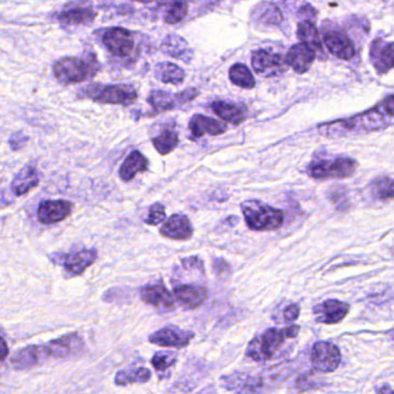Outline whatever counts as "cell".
Wrapping results in <instances>:
<instances>
[{
	"instance_id": "6da1fadb",
	"label": "cell",
	"mask_w": 394,
	"mask_h": 394,
	"mask_svg": "<svg viewBox=\"0 0 394 394\" xmlns=\"http://www.w3.org/2000/svg\"><path fill=\"white\" fill-rule=\"evenodd\" d=\"M393 95L390 94L377 107L351 118L324 124L320 131L329 137H347L383 130L393 123Z\"/></svg>"
},
{
	"instance_id": "7a4b0ae2",
	"label": "cell",
	"mask_w": 394,
	"mask_h": 394,
	"mask_svg": "<svg viewBox=\"0 0 394 394\" xmlns=\"http://www.w3.org/2000/svg\"><path fill=\"white\" fill-rule=\"evenodd\" d=\"M100 71V64L94 57L79 58V57H64L57 60L54 65L55 78L63 85H72L85 82L94 78Z\"/></svg>"
},
{
	"instance_id": "3957f363",
	"label": "cell",
	"mask_w": 394,
	"mask_h": 394,
	"mask_svg": "<svg viewBox=\"0 0 394 394\" xmlns=\"http://www.w3.org/2000/svg\"><path fill=\"white\" fill-rule=\"evenodd\" d=\"M247 227L256 232H272L283 225V212L258 201H247L241 205Z\"/></svg>"
},
{
	"instance_id": "277c9868",
	"label": "cell",
	"mask_w": 394,
	"mask_h": 394,
	"mask_svg": "<svg viewBox=\"0 0 394 394\" xmlns=\"http://www.w3.org/2000/svg\"><path fill=\"white\" fill-rule=\"evenodd\" d=\"M80 94L97 103L130 106L138 98L135 87L130 85H100L94 84L82 88Z\"/></svg>"
},
{
	"instance_id": "5b68a950",
	"label": "cell",
	"mask_w": 394,
	"mask_h": 394,
	"mask_svg": "<svg viewBox=\"0 0 394 394\" xmlns=\"http://www.w3.org/2000/svg\"><path fill=\"white\" fill-rule=\"evenodd\" d=\"M356 161L351 157H335L333 160L313 161L307 168L310 177L315 179H347L356 170Z\"/></svg>"
},
{
	"instance_id": "8992f818",
	"label": "cell",
	"mask_w": 394,
	"mask_h": 394,
	"mask_svg": "<svg viewBox=\"0 0 394 394\" xmlns=\"http://www.w3.org/2000/svg\"><path fill=\"white\" fill-rule=\"evenodd\" d=\"M285 340L282 330L269 329L251 341L245 354L257 362H265L274 357L285 344Z\"/></svg>"
},
{
	"instance_id": "52a82bcc",
	"label": "cell",
	"mask_w": 394,
	"mask_h": 394,
	"mask_svg": "<svg viewBox=\"0 0 394 394\" xmlns=\"http://www.w3.org/2000/svg\"><path fill=\"white\" fill-rule=\"evenodd\" d=\"M101 42L111 56L119 60H128L135 55V38L128 29L122 27L104 29Z\"/></svg>"
},
{
	"instance_id": "ba28073f",
	"label": "cell",
	"mask_w": 394,
	"mask_h": 394,
	"mask_svg": "<svg viewBox=\"0 0 394 394\" xmlns=\"http://www.w3.org/2000/svg\"><path fill=\"white\" fill-rule=\"evenodd\" d=\"M322 40L330 54L337 58L351 60L356 55V49L349 36L342 29L332 27L331 23L330 27L322 28Z\"/></svg>"
},
{
	"instance_id": "9c48e42d",
	"label": "cell",
	"mask_w": 394,
	"mask_h": 394,
	"mask_svg": "<svg viewBox=\"0 0 394 394\" xmlns=\"http://www.w3.org/2000/svg\"><path fill=\"white\" fill-rule=\"evenodd\" d=\"M311 363L318 373H333L340 366V349L329 341H318L311 351Z\"/></svg>"
},
{
	"instance_id": "30bf717a",
	"label": "cell",
	"mask_w": 394,
	"mask_h": 394,
	"mask_svg": "<svg viewBox=\"0 0 394 394\" xmlns=\"http://www.w3.org/2000/svg\"><path fill=\"white\" fill-rule=\"evenodd\" d=\"M51 359L71 360L81 356L85 351V341L78 333H69L62 338L55 339L47 344Z\"/></svg>"
},
{
	"instance_id": "8fae6325",
	"label": "cell",
	"mask_w": 394,
	"mask_h": 394,
	"mask_svg": "<svg viewBox=\"0 0 394 394\" xmlns=\"http://www.w3.org/2000/svg\"><path fill=\"white\" fill-rule=\"evenodd\" d=\"M49 360H51V357L47 344H33L16 351L11 363L16 370H29L42 366Z\"/></svg>"
},
{
	"instance_id": "7c38bea8",
	"label": "cell",
	"mask_w": 394,
	"mask_h": 394,
	"mask_svg": "<svg viewBox=\"0 0 394 394\" xmlns=\"http://www.w3.org/2000/svg\"><path fill=\"white\" fill-rule=\"evenodd\" d=\"M194 333L190 331L179 329L176 326H167L159 331L154 332L150 335V344L161 346V347L184 348L188 347Z\"/></svg>"
},
{
	"instance_id": "4fadbf2b",
	"label": "cell",
	"mask_w": 394,
	"mask_h": 394,
	"mask_svg": "<svg viewBox=\"0 0 394 394\" xmlns=\"http://www.w3.org/2000/svg\"><path fill=\"white\" fill-rule=\"evenodd\" d=\"M252 66L254 71L261 77H274L285 72L286 63L285 58L281 55L274 54L269 50H257L252 54Z\"/></svg>"
},
{
	"instance_id": "5bb4252c",
	"label": "cell",
	"mask_w": 394,
	"mask_h": 394,
	"mask_svg": "<svg viewBox=\"0 0 394 394\" xmlns=\"http://www.w3.org/2000/svg\"><path fill=\"white\" fill-rule=\"evenodd\" d=\"M349 313V304L338 300H327L313 308L317 322L333 325L342 322Z\"/></svg>"
},
{
	"instance_id": "9a60e30c",
	"label": "cell",
	"mask_w": 394,
	"mask_h": 394,
	"mask_svg": "<svg viewBox=\"0 0 394 394\" xmlns=\"http://www.w3.org/2000/svg\"><path fill=\"white\" fill-rule=\"evenodd\" d=\"M73 203L67 201H42L38 218L43 225H55L67 219L72 214Z\"/></svg>"
},
{
	"instance_id": "2e32d148",
	"label": "cell",
	"mask_w": 394,
	"mask_h": 394,
	"mask_svg": "<svg viewBox=\"0 0 394 394\" xmlns=\"http://www.w3.org/2000/svg\"><path fill=\"white\" fill-rule=\"evenodd\" d=\"M140 298L145 303L161 311L167 313L175 309V300L163 283H155L141 288Z\"/></svg>"
},
{
	"instance_id": "e0dca14e",
	"label": "cell",
	"mask_w": 394,
	"mask_h": 394,
	"mask_svg": "<svg viewBox=\"0 0 394 394\" xmlns=\"http://www.w3.org/2000/svg\"><path fill=\"white\" fill-rule=\"evenodd\" d=\"M393 43L383 38H376L370 47V60L378 74H385L393 69Z\"/></svg>"
},
{
	"instance_id": "ac0fdd59",
	"label": "cell",
	"mask_w": 394,
	"mask_h": 394,
	"mask_svg": "<svg viewBox=\"0 0 394 394\" xmlns=\"http://www.w3.org/2000/svg\"><path fill=\"white\" fill-rule=\"evenodd\" d=\"M96 259L97 251L95 249H88L64 254L60 258V264L63 265L66 272L72 276H80L88 267L91 266Z\"/></svg>"
},
{
	"instance_id": "d6986e66",
	"label": "cell",
	"mask_w": 394,
	"mask_h": 394,
	"mask_svg": "<svg viewBox=\"0 0 394 394\" xmlns=\"http://www.w3.org/2000/svg\"><path fill=\"white\" fill-rule=\"evenodd\" d=\"M160 232L162 236L170 238V240L186 241L188 238L192 237L193 227H192L188 216L174 214L167 220Z\"/></svg>"
},
{
	"instance_id": "ffe728a7",
	"label": "cell",
	"mask_w": 394,
	"mask_h": 394,
	"mask_svg": "<svg viewBox=\"0 0 394 394\" xmlns=\"http://www.w3.org/2000/svg\"><path fill=\"white\" fill-rule=\"evenodd\" d=\"M315 60H316V51L302 43L293 45L285 58L286 63L293 67L295 72L300 74L309 71Z\"/></svg>"
},
{
	"instance_id": "44dd1931",
	"label": "cell",
	"mask_w": 394,
	"mask_h": 394,
	"mask_svg": "<svg viewBox=\"0 0 394 394\" xmlns=\"http://www.w3.org/2000/svg\"><path fill=\"white\" fill-rule=\"evenodd\" d=\"M188 130L191 132L192 139L203 138V135H210L216 137L221 135L227 131L225 123L203 116V115H194L188 123Z\"/></svg>"
},
{
	"instance_id": "7402d4cb",
	"label": "cell",
	"mask_w": 394,
	"mask_h": 394,
	"mask_svg": "<svg viewBox=\"0 0 394 394\" xmlns=\"http://www.w3.org/2000/svg\"><path fill=\"white\" fill-rule=\"evenodd\" d=\"M174 296L184 309L194 310L206 300V288L194 285H179L174 288Z\"/></svg>"
},
{
	"instance_id": "603a6c76",
	"label": "cell",
	"mask_w": 394,
	"mask_h": 394,
	"mask_svg": "<svg viewBox=\"0 0 394 394\" xmlns=\"http://www.w3.org/2000/svg\"><path fill=\"white\" fill-rule=\"evenodd\" d=\"M40 184L38 169L33 166L22 168L12 181V191L16 196H25Z\"/></svg>"
},
{
	"instance_id": "cb8c5ba5",
	"label": "cell",
	"mask_w": 394,
	"mask_h": 394,
	"mask_svg": "<svg viewBox=\"0 0 394 394\" xmlns=\"http://www.w3.org/2000/svg\"><path fill=\"white\" fill-rule=\"evenodd\" d=\"M148 170V160L139 150H133L128 154L124 162L119 169V176L124 181H130L135 179L139 172H145Z\"/></svg>"
},
{
	"instance_id": "d4e9b609",
	"label": "cell",
	"mask_w": 394,
	"mask_h": 394,
	"mask_svg": "<svg viewBox=\"0 0 394 394\" xmlns=\"http://www.w3.org/2000/svg\"><path fill=\"white\" fill-rule=\"evenodd\" d=\"M96 12L91 7L75 6L58 14V20L66 26L91 25L95 21Z\"/></svg>"
},
{
	"instance_id": "484cf974",
	"label": "cell",
	"mask_w": 394,
	"mask_h": 394,
	"mask_svg": "<svg viewBox=\"0 0 394 394\" xmlns=\"http://www.w3.org/2000/svg\"><path fill=\"white\" fill-rule=\"evenodd\" d=\"M210 108L216 116H219L220 119H223L225 123L232 124V125H240L245 120L244 110L237 107L236 104L228 103L223 101H215L212 103Z\"/></svg>"
},
{
	"instance_id": "4316f807",
	"label": "cell",
	"mask_w": 394,
	"mask_h": 394,
	"mask_svg": "<svg viewBox=\"0 0 394 394\" xmlns=\"http://www.w3.org/2000/svg\"><path fill=\"white\" fill-rule=\"evenodd\" d=\"M298 38L300 43L305 44L313 50L320 51L322 54V42L320 33L316 25L310 20H304L298 25Z\"/></svg>"
},
{
	"instance_id": "83f0119b",
	"label": "cell",
	"mask_w": 394,
	"mask_h": 394,
	"mask_svg": "<svg viewBox=\"0 0 394 394\" xmlns=\"http://www.w3.org/2000/svg\"><path fill=\"white\" fill-rule=\"evenodd\" d=\"M162 50L164 54L169 55L174 58L185 60V62H188L186 57H188V60L191 58L192 51L188 47V42L179 35H169L166 38V41L163 42Z\"/></svg>"
},
{
	"instance_id": "f1b7e54d",
	"label": "cell",
	"mask_w": 394,
	"mask_h": 394,
	"mask_svg": "<svg viewBox=\"0 0 394 394\" xmlns=\"http://www.w3.org/2000/svg\"><path fill=\"white\" fill-rule=\"evenodd\" d=\"M155 77L159 79L163 84H172V85H179L184 81L185 72L184 69L169 62H163L159 63L155 67Z\"/></svg>"
},
{
	"instance_id": "f546056e",
	"label": "cell",
	"mask_w": 394,
	"mask_h": 394,
	"mask_svg": "<svg viewBox=\"0 0 394 394\" xmlns=\"http://www.w3.org/2000/svg\"><path fill=\"white\" fill-rule=\"evenodd\" d=\"M152 373L147 368H135V369L120 370L115 376V384L117 386H126V385L144 384V383L150 382Z\"/></svg>"
},
{
	"instance_id": "4dcf8cb0",
	"label": "cell",
	"mask_w": 394,
	"mask_h": 394,
	"mask_svg": "<svg viewBox=\"0 0 394 394\" xmlns=\"http://www.w3.org/2000/svg\"><path fill=\"white\" fill-rule=\"evenodd\" d=\"M179 133L172 128L163 130L160 135L153 139L154 147L161 155H168L174 152L175 148L179 146Z\"/></svg>"
},
{
	"instance_id": "1f68e13d",
	"label": "cell",
	"mask_w": 394,
	"mask_h": 394,
	"mask_svg": "<svg viewBox=\"0 0 394 394\" xmlns=\"http://www.w3.org/2000/svg\"><path fill=\"white\" fill-rule=\"evenodd\" d=\"M148 102L155 111H167L177 107V104H181L179 94L171 95L162 91H152Z\"/></svg>"
},
{
	"instance_id": "d6a6232c",
	"label": "cell",
	"mask_w": 394,
	"mask_h": 394,
	"mask_svg": "<svg viewBox=\"0 0 394 394\" xmlns=\"http://www.w3.org/2000/svg\"><path fill=\"white\" fill-rule=\"evenodd\" d=\"M229 78L234 85L244 89H252L256 87V80L250 69L243 64H235L229 69Z\"/></svg>"
},
{
	"instance_id": "836d02e7",
	"label": "cell",
	"mask_w": 394,
	"mask_h": 394,
	"mask_svg": "<svg viewBox=\"0 0 394 394\" xmlns=\"http://www.w3.org/2000/svg\"><path fill=\"white\" fill-rule=\"evenodd\" d=\"M257 21L267 25H278L282 21V13L274 4L261 3L254 9Z\"/></svg>"
},
{
	"instance_id": "e575fe53",
	"label": "cell",
	"mask_w": 394,
	"mask_h": 394,
	"mask_svg": "<svg viewBox=\"0 0 394 394\" xmlns=\"http://www.w3.org/2000/svg\"><path fill=\"white\" fill-rule=\"evenodd\" d=\"M373 197L378 201H391L393 198V181L388 176L375 179L371 184Z\"/></svg>"
},
{
	"instance_id": "d590c367",
	"label": "cell",
	"mask_w": 394,
	"mask_h": 394,
	"mask_svg": "<svg viewBox=\"0 0 394 394\" xmlns=\"http://www.w3.org/2000/svg\"><path fill=\"white\" fill-rule=\"evenodd\" d=\"M188 11V3H184V1H175V3L169 4V7L167 9L166 14H164V21L168 25L179 23L185 19Z\"/></svg>"
},
{
	"instance_id": "8d00e7d4",
	"label": "cell",
	"mask_w": 394,
	"mask_h": 394,
	"mask_svg": "<svg viewBox=\"0 0 394 394\" xmlns=\"http://www.w3.org/2000/svg\"><path fill=\"white\" fill-rule=\"evenodd\" d=\"M176 361H177V355L175 353L157 351L154 354L153 359H152V366L157 373H164L172 366H175Z\"/></svg>"
},
{
	"instance_id": "74e56055",
	"label": "cell",
	"mask_w": 394,
	"mask_h": 394,
	"mask_svg": "<svg viewBox=\"0 0 394 394\" xmlns=\"http://www.w3.org/2000/svg\"><path fill=\"white\" fill-rule=\"evenodd\" d=\"M164 220H166V208L162 203H154L153 206H150V213L145 223L150 225H157Z\"/></svg>"
},
{
	"instance_id": "f35d334b",
	"label": "cell",
	"mask_w": 394,
	"mask_h": 394,
	"mask_svg": "<svg viewBox=\"0 0 394 394\" xmlns=\"http://www.w3.org/2000/svg\"><path fill=\"white\" fill-rule=\"evenodd\" d=\"M213 271L215 276L219 278H228L230 274V266L228 263L223 259H214L213 260Z\"/></svg>"
},
{
	"instance_id": "ab89813d",
	"label": "cell",
	"mask_w": 394,
	"mask_h": 394,
	"mask_svg": "<svg viewBox=\"0 0 394 394\" xmlns=\"http://www.w3.org/2000/svg\"><path fill=\"white\" fill-rule=\"evenodd\" d=\"M28 140L29 138L27 135H23L21 132H18V133H14L11 137L9 144H10L11 148L16 152V150H20L25 147Z\"/></svg>"
},
{
	"instance_id": "60d3db41",
	"label": "cell",
	"mask_w": 394,
	"mask_h": 394,
	"mask_svg": "<svg viewBox=\"0 0 394 394\" xmlns=\"http://www.w3.org/2000/svg\"><path fill=\"white\" fill-rule=\"evenodd\" d=\"M300 316V307L298 304H289L285 310H283V320L286 322H295Z\"/></svg>"
},
{
	"instance_id": "b9f144b4",
	"label": "cell",
	"mask_w": 394,
	"mask_h": 394,
	"mask_svg": "<svg viewBox=\"0 0 394 394\" xmlns=\"http://www.w3.org/2000/svg\"><path fill=\"white\" fill-rule=\"evenodd\" d=\"M313 384L315 383L310 381L309 376H300V378L296 381V388L300 392L308 391L310 388H313Z\"/></svg>"
},
{
	"instance_id": "7bdbcfd3",
	"label": "cell",
	"mask_w": 394,
	"mask_h": 394,
	"mask_svg": "<svg viewBox=\"0 0 394 394\" xmlns=\"http://www.w3.org/2000/svg\"><path fill=\"white\" fill-rule=\"evenodd\" d=\"M283 332V335H285L286 339H294L298 335V332H300V326L298 325H291L286 326L285 329H282Z\"/></svg>"
},
{
	"instance_id": "ee69618b",
	"label": "cell",
	"mask_w": 394,
	"mask_h": 394,
	"mask_svg": "<svg viewBox=\"0 0 394 394\" xmlns=\"http://www.w3.org/2000/svg\"><path fill=\"white\" fill-rule=\"evenodd\" d=\"M9 354H10V349H9L6 341L0 337V362L6 360Z\"/></svg>"
}]
</instances>
